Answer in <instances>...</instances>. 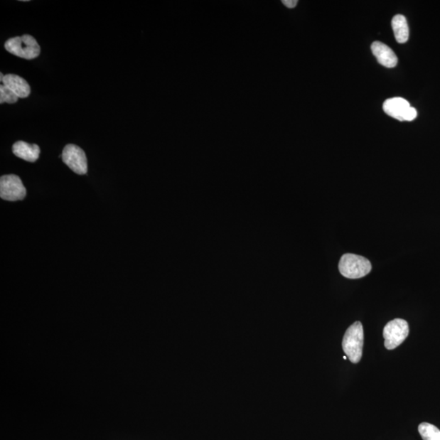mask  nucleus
<instances>
[{
	"label": "nucleus",
	"mask_w": 440,
	"mask_h": 440,
	"mask_svg": "<svg viewBox=\"0 0 440 440\" xmlns=\"http://www.w3.org/2000/svg\"><path fill=\"white\" fill-rule=\"evenodd\" d=\"M364 346V328L360 321L350 326L343 339V349L350 361L358 364L361 360Z\"/></svg>",
	"instance_id": "1"
},
{
	"label": "nucleus",
	"mask_w": 440,
	"mask_h": 440,
	"mask_svg": "<svg viewBox=\"0 0 440 440\" xmlns=\"http://www.w3.org/2000/svg\"><path fill=\"white\" fill-rule=\"evenodd\" d=\"M340 274L348 279H359L369 274L372 265L369 259L363 256L345 254L338 264Z\"/></svg>",
	"instance_id": "2"
},
{
	"label": "nucleus",
	"mask_w": 440,
	"mask_h": 440,
	"mask_svg": "<svg viewBox=\"0 0 440 440\" xmlns=\"http://www.w3.org/2000/svg\"><path fill=\"white\" fill-rule=\"evenodd\" d=\"M4 47L11 54L26 60L36 59L41 52L36 38L30 35L9 38Z\"/></svg>",
	"instance_id": "3"
},
{
	"label": "nucleus",
	"mask_w": 440,
	"mask_h": 440,
	"mask_svg": "<svg viewBox=\"0 0 440 440\" xmlns=\"http://www.w3.org/2000/svg\"><path fill=\"white\" fill-rule=\"evenodd\" d=\"M409 333L408 322L403 319H395L387 323L383 328V337L385 338V347L393 350L405 340Z\"/></svg>",
	"instance_id": "4"
},
{
	"label": "nucleus",
	"mask_w": 440,
	"mask_h": 440,
	"mask_svg": "<svg viewBox=\"0 0 440 440\" xmlns=\"http://www.w3.org/2000/svg\"><path fill=\"white\" fill-rule=\"evenodd\" d=\"M385 113L399 121H413L417 118V112L411 107L407 100L401 97L388 99L383 104Z\"/></svg>",
	"instance_id": "5"
},
{
	"label": "nucleus",
	"mask_w": 440,
	"mask_h": 440,
	"mask_svg": "<svg viewBox=\"0 0 440 440\" xmlns=\"http://www.w3.org/2000/svg\"><path fill=\"white\" fill-rule=\"evenodd\" d=\"M26 189L21 178L16 175H6L0 178V197L5 200L16 202L23 200Z\"/></svg>",
	"instance_id": "6"
},
{
	"label": "nucleus",
	"mask_w": 440,
	"mask_h": 440,
	"mask_svg": "<svg viewBox=\"0 0 440 440\" xmlns=\"http://www.w3.org/2000/svg\"><path fill=\"white\" fill-rule=\"evenodd\" d=\"M63 161L77 175L87 174V159L85 152L75 144H67L64 148Z\"/></svg>",
	"instance_id": "7"
},
{
	"label": "nucleus",
	"mask_w": 440,
	"mask_h": 440,
	"mask_svg": "<svg viewBox=\"0 0 440 440\" xmlns=\"http://www.w3.org/2000/svg\"><path fill=\"white\" fill-rule=\"evenodd\" d=\"M372 52L375 55L378 63L387 68H393L398 63L397 55L386 44L375 42L372 44Z\"/></svg>",
	"instance_id": "8"
},
{
	"label": "nucleus",
	"mask_w": 440,
	"mask_h": 440,
	"mask_svg": "<svg viewBox=\"0 0 440 440\" xmlns=\"http://www.w3.org/2000/svg\"><path fill=\"white\" fill-rule=\"evenodd\" d=\"M4 85L14 92L19 98H26L30 96L31 87L23 77L16 75H4Z\"/></svg>",
	"instance_id": "9"
},
{
	"label": "nucleus",
	"mask_w": 440,
	"mask_h": 440,
	"mask_svg": "<svg viewBox=\"0 0 440 440\" xmlns=\"http://www.w3.org/2000/svg\"><path fill=\"white\" fill-rule=\"evenodd\" d=\"M13 153L19 159L30 161V163H35L40 157L41 149L37 144L18 141L13 146Z\"/></svg>",
	"instance_id": "10"
},
{
	"label": "nucleus",
	"mask_w": 440,
	"mask_h": 440,
	"mask_svg": "<svg viewBox=\"0 0 440 440\" xmlns=\"http://www.w3.org/2000/svg\"><path fill=\"white\" fill-rule=\"evenodd\" d=\"M395 40L399 43L408 41L409 29L407 20L403 15L395 16L392 22Z\"/></svg>",
	"instance_id": "11"
},
{
	"label": "nucleus",
	"mask_w": 440,
	"mask_h": 440,
	"mask_svg": "<svg viewBox=\"0 0 440 440\" xmlns=\"http://www.w3.org/2000/svg\"><path fill=\"white\" fill-rule=\"evenodd\" d=\"M419 431L423 440H440L439 429L430 423H421Z\"/></svg>",
	"instance_id": "12"
},
{
	"label": "nucleus",
	"mask_w": 440,
	"mask_h": 440,
	"mask_svg": "<svg viewBox=\"0 0 440 440\" xmlns=\"http://www.w3.org/2000/svg\"><path fill=\"white\" fill-rule=\"evenodd\" d=\"M19 97L4 85L0 86V103L14 104L18 102Z\"/></svg>",
	"instance_id": "13"
},
{
	"label": "nucleus",
	"mask_w": 440,
	"mask_h": 440,
	"mask_svg": "<svg viewBox=\"0 0 440 440\" xmlns=\"http://www.w3.org/2000/svg\"><path fill=\"white\" fill-rule=\"evenodd\" d=\"M282 4L289 9H294L296 7L298 1L297 0H283Z\"/></svg>",
	"instance_id": "14"
}]
</instances>
